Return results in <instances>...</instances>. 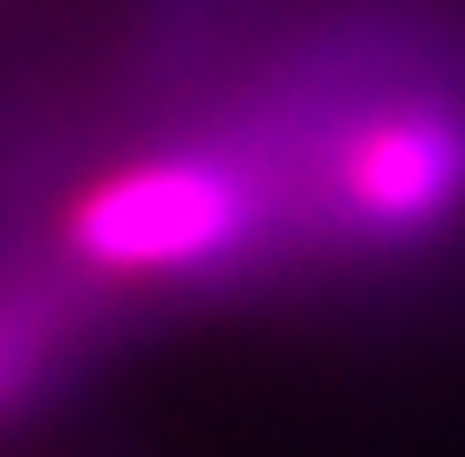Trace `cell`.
<instances>
[{
  "label": "cell",
  "instance_id": "6da1fadb",
  "mask_svg": "<svg viewBox=\"0 0 465 457\" xmlns=\"http://www.w3.org/2000/svg\"><path fill=\"white\" fill-rule=\"evenodd\" d=\"M253 232H261V199L219 158L124 164L69 205V253L124 280L219 267Z\"/></svg>",
  "mask_w": 465,
  "mask_h": 457
},
{
  "label": "cell",
  "instance_id": "7a4b0ae2",
  "mask_svg": "<svg viewBox=\"0 0 465 457\" xmlns=\"http://www.w3.org/2000/svg\"><path fill=\"white\" fill-rule=\"evenodd\" d=\"M335 199L377 239H418L465 212V110L391 102L335 151Z\"/></svg>",
  "mask_w": 465,
  "mask_h": 457
},
{
  "label": "cell",
  "instance_id": "3957f363",
  "mask_svg": "<svg viewBox=\"0 0 465 457\" xmlns=\"http://www.w3.org/2000/svg\"><path fill=\"white\" fill-rule=\"evenodd\" d=\"M48 355V321L35 300H0V403H15Z\"/></svg>",
  "mask_w": 465,
  "mask_h": 457
}]
</instances>
